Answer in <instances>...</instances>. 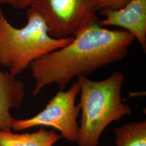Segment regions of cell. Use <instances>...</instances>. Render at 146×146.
<instances>
[{
    "mask_svg": "<svg viewBox=\"0 0 146 146\" xmlns=\"http://www.w3.org/2000/svg\"><path fill=\"white\" fill-rule=\"evenodd\" d=\"M77 78L81 119L76 142L78 146H98L100 137L108 125L131 113V107L122 102L121 96L125 76L116 71L101 81L91 80L83 75Z\"/></svg>",
    "mask_w": 146,
    "mask_h": 146,
    "instance_id": "2",
    "label": "cell"
},
{
    "mask_svg": "<svg viewBox=\"0 0 146 146\" xmlns=\"http://www.w3.org/2000/svg\"><path fill=\"white\" fill-rule=\"evenodd\" d=\"M37 0H17L14 7L17 9H24L28 8Z\"/></svg>",
    "mask_w": 146,
    "mask_h": 146,
    "instance_id": "11",
    "label": "cell"
},
{
    "mask_svg": "<svg viewBox=\"0 0 146 146\" xmlns=\"http://www.w3.org/2000/svg\"><path fill=\"white\" fill-rule=\"evenodd\" d=\"M61 137L56 131L43 127L31 133L0 130V146H53Z\"/></svg>",
    "mask_w": 146,
    "mask_h": 146,
    "instance_id": "8",
    "label": "cell"
},
{
    "mask_svg": "<svg viewBox=\"0 0 146 146\" xmlns=\"http://www.w3.org/2000/svg\"><path fill=\"white\" fill-rule=\"evenodd\" d=\"M115 146H146V122L132 121L116 128Z\"/></svg>",
    "mask_w": 146,
    "mask_h": 146,
    "instance_id": "9",
    "label": "cell"
},
{
    "mask_svg": "<svg viewBox=\"0 0 146 146\" xmlns=\"http://www.w3.org/2000/svg\"><path fill=\"white\" fill-rule=\"evenodd\" d=\"M73 40L31 63L33 95L55 84L64 90L73 78L87 76L100 68L123 60L135 40L125 30H111L95 22L74 36Z\"/></svg>",
    "mask_w": 146,
    "mask_h": 146,
    "instance_id": "1",
    "label": "cell"
},
{
    "mask_svg": "<svg viewBox=\"0 0 146 146\" xmlns=\"http://www.w3.org/2000/svg\"><path fill=\"white\" fill-rule=\"evenodd\" d=\"M80 93L78 82L73 83L66 91L60 90L52 97L46 107L36 115L25 119H15L11 129L23 131L36 127L53 128L61 137L69 142H77L80 109L75 104Z\"/></svg>",
    "mask_w": 146,
    "mask_h": 146,
    "instance_id": "5",
    "label": "cell"
},
{
    "mask_svg": "<svg viewBox=\"0 0 146 146\" xmlns=\"http://www.w3.org/2000/svg\"><path fill=\"white\" fill-rule=\"evenodd\" d=\"M17 0H0V7L5 5H11L13 7L15 5Z\"/></svg>",
    "mask_w": 146,
    "mask_h": 146,
    "instance_id": "12",
    "label": "cell"
},
{
    "mask_svg": "<svg viewBox=\"0 0 146 146\" xmlns=\"http://www.w3.org/2000/svg\"><path fill=\"white\" fill-rule=\"evenodd\" d=\"M31 7L42 17L49 34L58 39L74 36L99 20L95 0H37Z\"/></svg>",
    "mask_w": 146,
    "mask_h": 146,
    "instance_id": "4",
    "label": "cell"
},
{
    "mask_svg": "<svg viewBox=\"0 0 146 146\" xmlns=\"http://www.w3.org/2000/svg\"><path fill=\"white\" fill-rule=\"evenodd\" d=\"M26 18L24 26L16 28L0 7V64L15 76L38 58L64 47L74 38L51 36L42 17L31 7L27 9Z\"/></svg>",
    "mask_w": 146,
    "mask_h": 146,
    "instance_id": "3",
    "label": "cell"
},
{
    "mask_svg": "<svg viewBox=\"0 0 146 146\" xmlns=\"http://www.w3.org/2000/svg\"><path fill=\"white\" fill-rule=\"evenodd\" d=\"M104 18L98 24L102 27L116 26L129 32L146 52V0H131L120 9H104Z\"/></svg>",
    "mask_w": 146,
    "mask_h": 146,
    "instance_id": "6",
    "label": "cell"
},
{
    "mask_svg": "<svg viewBox=\"0 0 146 146\" xmlns=\"http://www.w3.org/2000/svg\"><path fill=\"white\" fill-rule=\"evenodd\" d=\"M131 0H95L98 11L104 9H120L127 5Z\"/></svg>",
    "mask_w": 146,
    "mask_h": 146,
    "instance_id": "10",
    "label": "cell"
},
{
    "mask_svg": "<svg viewBox=\"0 0 146 146\" xmlns=\"http://www.w3.org/2000/svg\"><path fill=\"white\" fill-rule=\"evenodd\" d=\"M25 95L23 83L9 72L0 70V130L11 131L14 119L11 110L21 106Z\"/></svg>",
    "mask_w": 146,
    "mask_h": 146,
    "instance_id": "7",
    "label": "cell"
}]
</instances>
